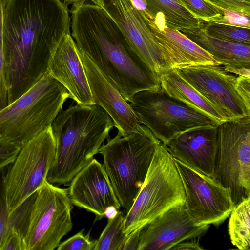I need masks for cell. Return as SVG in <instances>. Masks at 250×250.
Returning <instances> with one entry per match:
<instances>
[{"label": "cell", "instance_id": "cell-32", "mask_svg": "<svg viewBox=\"0 0 250 250\" xmlns=\"http://www.w3.org/2000/svg\"><path fill=\"white\" fill-rule=\"evenodd\" d=\"M0 250H24L22 238L13 227L10 228L0 246Z\"/></svg>", "mask_w": 250, "mask_h": 250}, {"label": "cell", "instance_id": "cell-16", "mask_svg": "<svg viewBox=\"0 0 250 250\" xmlns=\"http://www.w3.org/2000/svg\"><path fill=\"white\" fill-rule=\"evenodd\" d=\"M78 51L94 104L111 117L118 130L117 135L125 137L135 131L141 124L129 103L110 84L89 57L83 51Z\"/></svg>", "mask_w": 250, "mask_h": 250}, {"label": "cell", "instance_id": "cell-26", "mask_svg": "<svg viewBox=\"0 0 250 250\" xmlns=\"http://www.w3.org/2000/svg\"><path fill=\"white\" fill-rule=\"evenodd\" d=\"M197 18L206 22L214 21L220 17V9L204 0H179Z\"/></svg>", "mask_w": 250, "mask_h": 250}, {"label": "cell", "instance_id": "cell-3", "mask_svg": "<svg viewBox=\"0 0 250 250\" xmlns=\"http://www.w3.org/2000/svg\"><path fill=\"white\" fill-rule=\"evenodd\" d=\"M113 127L111 117L97 104L77 103L62 109L51 125L56 152L47 181L57 185L69 184L99 153Z\"/></svg>", "mask_w": 250, "mask_h": 250}, {"label": "cell", "instance_id": "cell-17", "mask_svg": "<svg viewBox=\"0 0 250 250\" xmlns=\"http://www.w3.org/2000/svg\"><path fill=\"white\" fill-rule=\"evenodd\" d=\"M47 72L68 90L78 104H94L85 70L71 34L61 42L50 58Z\"/></svg>", "mask_w": 250, "mask_h": 250}, {"label": "cell", "instance_id": "cell-31", "mask_svg": "<svg viewBox=\"0 0 250 250\" xmlns=\"http://www.w3.org/2000/svg\"><path fill=\"white\" fill-rule=\"evenodd\" d=\"M20 148L15 144L0 140V170L13 161Z\"/></svg>", "mask_w": 250, "mask_h": 250}, {"label": "cell", "instance_id": "cell-12", "mask_svg": "<svg viewBox=\"0 0 250 250\" xmlns=\"http://www.w3.org/2000/svg\"><path fill=\"white\" fill-rule=\"evenodd\" d=\"M103 9L122 30L148 68L158 75L171 69L143 14L130 0H91Z\"/></svg>", "mask_w": 250, "mask_h": 250}, {"label": "cell", "instance_id": "cell-2", "mask_svg": "<svg viewBox=\"0 0 250 250\" xmlns=\"http://www.w3.org/2000/svg\"><path fill=\"white\" fill-rule=\"evenodd\" d=\"M72 37L110 84L129 102L136 93L161 88L158 76L136 53L114 21L92 2L73 3Z\"/></svg>", "mask_w": 250, "mask_h": 250}, {"label": "cell", "instance_id": "cell-35", "mask_svg": "<svg viewBox=\"0 0 250 250\" xmlns=\"http://www.w3.org/2000/svg\"><path fill=\"white\" fill-rule=\"evenodd\" d=\"M200 238H194L183 241L173 246L170 250H203L199 240Z\"/></svg>", "mask_w": 250, "mask_h": 250}, {"label": "cell", "instance_id": "cell-33", "mask_svg": "<svg viewBox=\"0 0 250 250\" xmlns=\"http://www.w3.org/2000/svg\"><path fill=\"white\" fill-rule=\"evenodd\" d=\"M250 77L238 76L235 89L243 99L247 107L250 109Z\"/></svg>", "mask_w": 250, "mask_h": 250}, {"label": "cell", "instance_id": "cell-23", "mask_svg": "<svg viewBox=\"0 0 250 250\" xmlns=\"http://www.w3.org/2000/svg\"><path fill=\"white\" fill-rule=\"evenodd\" d=\"M228 232L232 244L241 250H250V197L234 206Z\"/></svg>", "mask_w": 250, "mask_h": 250}, {"label": "cell", "instance_id": "cell-6", "mask_svg": "<svg viewBox=\"0 0 250 250\" xmlns=\"http://www.w3.org/2000/svg\"><path fill=\"white\" fill-rule=\"evenodd\" d=\"M68 188L47 180L19 208L15 229L22 238L24 250H53L71 231L73 208Z\"/></svg>", "mask_w": 250, "mask_h": 250}, {"label": "cell", "instance_id": "cell-10", "mask_svg": "<svg viewBox=\"0 0 250 250\" xmlns=\"http://www.w3.org/2000/svg\"><path fill=\"white\" fill-rule=\"evenodd\" d=\"M56 152L51 126L21 147L4 175L9 215L46 180Z\"/></svg>", "mask_w": 250, "mask_h": 250}, {"label": "cell", "instance_id": "cell-11", "mask_svg": "<svg viewBox=\"0 0 250 250\" xmlns=\"http://www.w3.org/2000/svg\"><path fill=\"white\" fill-rule=\"evenodd\" d=\"M183 185L187 211L196 225L217 227L234 207L228 189L212 179L173 158Z\"/></svg>", "mask_w": 250, "mask_h": 250}, {"label": "cell", "instance_id": "cell-28", "mask_svg": "<svg viewBox=\"0 0 250 250\" xmlns=\"http://www.w3.org/2000/svg\"><path fill=\"white\" fill-rule=\"evenodd\" d=\"M83 229L79 232L60 243L56 248L57 250H93L96 240L90 239L89 232L84 235Z\"/></svg>", "mask_w": 250, "mask_h": 250}, {"label": "cell", "instance_id": "cell-5", "mask_svg": "<svg viewBox=\"0 0 250 250\" xmlns=\"http://www.w3.org/2000/svg\"><path fill=\"white\" fill-rule=\"evenodd\" d=\"M161 142L144 125L127 136L109 139L99 153L115 195L127 212L136 198Z\"/></svg>", "mask_w": 250, "mask_h": 250}, {"label": "cell", "instance_id": "cell-4", "mask_svg": "<svg viewBox=\"0 0 250 250\" xmlns=\"http://www.w3.org/2000/svg\"><path fill=\"white\" fill-rule=\"evenodd\" d=\"M70 95L47 72L0 110V140L20 147L51 126Z\"/></svg>", "mask_w": 250, "mask_h": 250}, {"label": "cell", "instance_id": "cell-7", "mask_svg": "<svg viewBox=\"0 0 250 250\" xmlns=\"http://www.w3.org/2000/svg\"><path fill=\"white\" fill-rule=\"evenodd\" d=\"M185 201L183 185L173 158L160 142L142 188L125 216V233L128 235L171 208L184 204Z\"/></svg>", "mask_w": 250, "mask_h": 250}, {"label": "cell", "instance_id": "cell-36", "mask_svg": "<svg viewBox=\"0 0 250 250\" xmlns=\"http://www.w3.org/2000/svg\"><path fill=\"white\" fill-rule=\"evenodd\" d=\"M117 212L118 209H117L115 207H110L106 210L105 216L107 217L108 219L112 218L117 214Z\"/></svg>", "mask_w": 250, "mask_h": 250}, {"label": "cell", "instance_id": "cell-15", "mask_svg": "<svg viewBox=\"0 0 250 250\" xmlns=\"http://www.w3.org/2000/svg\"><path fill=\"white\" fill-rule=\"evenodd\" d=\"M68 193L73 205L95 215V221L105 216L112 207L121 205L103 165L93 158L70 182Z\"/></svg>", "mask_w": 250, "mask_h": 250}, {"label": "cell", "instance_id": "cell-38", "mask_svg": "<svg viewBox=\"0 0 250 250\" xmlns=\"http://www.w3.org/2000/svg\"></svg>", "mask_w": 250, "mask_h": 250}, {"label": "cell", "instance_id": "cell-1", "mask_svg": "<svg viewBox=\"0 0 250 250\" xmlns=\"http://www.w3.org/2000/svg\"><path fill=\"white\" fill-rule=\"evenodd\" d=\"M71 19L61 0H7L2 47L8 104L47 72L50 58L70 34Z\"/></svg>", "mask_w": 250, "mask_h": 250}, {"label": "cell", "instance_id": "cell-37", "mask_svg": "<svg viewBox=\"0 0 250 250\" xmlns=\"http://www.w3.org/2000/svg\"><path fill=\"white\" fill-rule=\"evenodd\" d=\"M65 2L69 3H75L82 1H87L88 0H64Z\"/></svg>", "mask_w": 250, "mask_h": 250}, {"label": "cell", "instance_id": "cell-29", "mask_svg": "<svg viewBox=\"0 0 250 250\" xmlns=\"http://www.w3.org/2000/svg\"><path fill=\"white\" fill-rule=\"evenodd\" d=\"M220 9L221 16L213 22L250 28V16L233 10Z\"/></svg>", "mask_w": 250, "mask_h": 250}, {"label": "cell", "instance_id": "cell-9", "mask_svg": "<svg viewBox=\"0 0 250 250\" xmlns=\"http://www.w3.org/2000/svg\"><path fill=\"white\" fill-rule=\"evenodd\" d=\"M128 103L140 124L164 145L186 131L219 125L171 97L162 88L138 92Z\"/></svg>", "mask_w": 250, "mask_h": 250}, {"label": "cell", "instance_id": "cell-8", "mask_svg": "<svg viewBox=\"0 0 250 250\" xmlns=\"http://www.w3.org/2000/svg\"><path fill=\"white\" fill-rule=\"evenodd\" d=\"M213 179L228 189L234 206L250 197V116L218 125Z\"/></svg>", "mask_w": 250, "mask_h": 250}, {"label": "cell", "instance_id": "cell-34", "mask_svg": "<svg viewBox=\"0 0 250 250\" xmlns=\"http://www.w3.org/2000/svg\"><path fill=\"white\" fill-rule=\"evenodd\" d=\"M142 228L133 231L127 236L122 250H138Z\"/></svg>", "mask_w": 250, "mask_h": 250}, {"label": "cell", "instance_id": "cell-22", "mask_svg": "<svg viewBox=\"0 0 250 250\" xmlns=\"http://www.w3.org/2000/svg\"><path fill=\"white\" fill-rule=\"evenodd\" d=\"M146 6L143 15L153 20L159 28L167 26L179 31L203 27V21L195 17L179 0H144Z\"/></svg>", "mask_w": 250, "mask_h": 250}, {"label": "cell", "instance_id": "cell-20", "mask_svg": "<svg viewBox=\"0 0 250 250\" xmlns=\"http://www.w3.org/2000/svg\"><path fill=\"white\" fill-rule=\"evenodd\" d=\"M210 54L224 69H250V45L233 43L210 36L202 27L180 31Z\"/></svg>", "mask_w": 250, "mask_h": 250}, {"label": "cell", "instance_id": "cell-13", "mask_svg": "<svg viewBox=\"0 0 250 250\" xmlns=\"http://www.w3.org/2000/svg\"><path fill=\"white\" fill-rule=\"evenodd\" d=\"M177 70L227 121L250 116V109L235 89L237 77L222 65H200Z\"/></svg>", "mask_w": 250, "mask_h": 250}, {"label": "cell", "instance_id": "cell-14", "mask_svg": "<svg viewBox=\"0 0 250 250\" xmlns=\"http://www.w3.org/2000/svg\"><path fill=\"white\" fill-rule=\"evenodd\" d=\"M209 225H196L185 204L173 207L143 227L138 250H170L183 241L200 238Z\"/></svg>", "mask_w": 250, "mask_h": 250}, {"label": "cell", "instance_id": "cell-21", "mask_svg": "<svg viewBox=\"0 0 250 250\" xmlns=\"http://www.w3.org/2000/svg\"><path fill=\"white\" fill-rule=\"evenodd\" d=\"M158 77L162 89L171 97L213 120L219 125L227 121L216 108L179 74L176 68L165 71L158 74Z\"/></svg>", "mask_w": 250, "mask_h": 250}, {"label": "cell", "instance_id": "cell-27", "mask_svg": "<svg viewBox=\"0 0 250 250\" xmlns=\"http://www.w3.org/2000/svg\"><path fill=\"white\" fill-rule=\"evenodd\" d=\"M5 173V168L0 170V246L9 229V215L4 182Z\"/></svg>", "mask_w": 250, "mask_h": 250}, {"label": "cell", "instance_id": "cell-30", "mask_svg": "<svg viewBox=\"0 0 250 250\" xmlns=\"http://www.w3.org/2000/svg\"><path fill=\"white\" fill-rule=\"evenodd\" d=\"M217 7L250 16V0H204Z\"/></svg>", "mask_w": 250, "mask_h": 250}, {"label": "cell", "instance_id": "cell-25", "mask_svg": "<svg viewBox=\"0 0 250 250\" xmlns=\"http://www.w3.org/2000/svg\"><path fill=\"white\" fill-rule=\"evenodd\" d=\"M202 28L210 36L233 43L250 45V28L213 21L207 22Z\"/></svg>", "mask_w": 250, "mask_h": 250}, {"label": "cell", "instance_id": "cell-19", "mask_svg": "<svg viewBox=\"0 0 250 250\" xmlns=\"http://www.w3.org/2000/svg\"><path fill=\"white\" fill-rule=\"evenodd\" d=\"M146 19L172 69L200 65H222L210 54L179 30L167 26L159 28L152 20Z\"/></svg>", "mask_w": 250, "mask_h": 250}, {"label": "cell", "instance_id": "cell-18", "mask_svg": "<svg viewBox=\"0 0 250 250\" xmlns=\"http://www.w3.org/2000/svg\"><path fill=\"white\" fill-rule=\"evenodd\" d=\"M218 125L186 131L165 146L173 158L213 179Z\"/></svg>", "mask_w": 250, "mask_h": 250}, {"label": "cell", "instance_id": "cell-24", "mask_svg": "<svg viewBox=\"0 0 250 250\" xmlns=\"http://www.w3.org/2000/svg\"><path fill=\"white\" fill-rule=\"evenodd\" d=\"M125 221V216L120 211L108 218L93 250H122L127 236L124 232Z\"/></svg>", "mask_w": 250, "mask_h": 250}]
</instances>
